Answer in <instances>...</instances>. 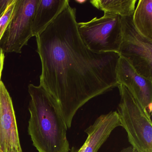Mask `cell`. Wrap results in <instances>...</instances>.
<instances>
[{
    "label": "cell",
    "mask_w": 152,
    "mask_h": 152,
    "mask_svg": "<svg viewBox=\"0 0 152 152\" xmlns=\"http://www.w3.org/2000/svg\"><path fill=\"white\" fill-rule=\"evenodd\" d=\"M14 0H0V18Z\"/></svg>",
    "instance_id": "14"
},
{
    "label": "cell",
    "mask_w": 152,
    "mask_h": 152,
    "mask_svg": "<svg viewBox=\"0 0 152 152\" xmlns=\"http://www.w3.org/2000/svg\"><path fill=\"white\" fill-rule=\"evenodd\" d=\"M0 152H22L12 99L0 81Z\"/></svg>",
    "instance_id": "7"
},
{
    "label": "cell",
    "mask_w": 152,
    "mask_h": 152,
    "mask_svg": "<svg viewBox=\"0 0 152 152\" xmlns=\"http://www.w3.org/2000/svg\"><path fill=\"white\" fill-rule=\"evenodd\" d=\"M79 34L85 46L97 52L118 53L122 39L121 17L104 12L103 16L77 23Z\"/></svg>",
    "instance_id": "4"
},
{
    "label": "cell",
    "mask_w": 152,
    "mask_h": 152,
    "mask_svg": "<svg viewBox=\"0 0 152 152\" xmlns=\"http://www.w3.org/2000/svg\"><path fill=\"white\" fill-rule=\"evenodd\" d=\"M138 152L136 149L133 148V147L130 146L128 147L122 149L120 152Z\"/></svg>",
    "instance_id": "16"
},
{
    "label": "cell",
    "mask_w": 152,
    "mask_h": 152,
    "mask_svg": "<svg viewBox=\"0 0 152 152\" xmlns=\"http://www.w3.org/2000/svg\"><path fill=\"white\" fill-rule=\"evenodd\" d=\"M28 91V133L39 152H69L66 124L53 99L40 85L31 84Z\"/></svg>",
    "instance_id": "2"
},
{
    "label": "cell",
    "mask_w": 152,
    "mask_h": 152,
    "mask_svg": "<svg viewBox=\"0 0 152 152\" xmlns=\"http://www.w3.org/2000/svg\"><path fill=\"white\" fill-rule=\"evenodd\" d=\"M16 1L14 0L13 2L8 7L2 16L0 18V42L14 14Z\"/></svg>",
    "instance_id": "13"
},
{
    "label": "cell",
    "mask_w": 152,
    "mask_h": 152,
    "mask_svg": "<svg viewBox=\"0 0 152 152\" xmlns=\"http://www.w3.org/2000/svg\"><path fill=\"white\" fill-rule=\"evenodd\" d=\"M39 0H17L15 11L0 42V48L6 53H22L33 37L32 20Z\"/></svg>",
    "instance_id": "6"
},
{
    "label": "cell",
    "mask_w": 152,
    "mask_h": 152,
    "mask_svg": "<svg viewBox=\"0 0 152 152\" xmlns=\"http://www.w3.org/2000/svg\"><path fill=\"white\" fill-rule=\"evenodd\" d=\"M4 59H5V55L3 50L0 48V81L1 80V73L3 70V66H4Z\"/></svg>",
    "instance_id": "15"
},
{
    "label": "cell",
    "mask_w": 152,
    "mask_h": 152,
    "mask_svg": "<svg viewBox=\"0 0 152 152\" xmlns=\"http://www.w3.org/2000/svg\"><path fill=\"white\" fill-rule=\"evenodd\" d=\"M132 23L137 31L152 40V0H140L132 15Z\"/></svg>",
    "instance_id": "11"
},
{
    "label": "cell",
    "mask_w": 152,
    "mask_h": 152,
    "mask_svg": "<svg viewBox=\"0 0 152 152\" xmlns=\"http://www.w3.org/2000/svg\"><path fill=\"white\" fill-rule=\"evenodd\" d=\"M69 2L68 0H39L33 17V37L44 31Z\"/></svg>",
    "instance_id": "10"
},
{
    "label": "cell",
    "mask_w": 152,
    "mask_h": 152,
    "mask_svg": "<svg viewBox=\"0 0 152 152\" xmlns=\"http://www.w3.org/2000/svg\"><path fill=\"white\" fill-rule=\"evenodd\" d=\"M76 12L68 5L35 37L41 62L40 85L56 104L67 129L80 108L119 85L120 55L89 49L79 34Z\"/></svg>",
    "instance_id": "1"
},
{
    "label": "cell",
    "mask_w": 152,
    "mask_h": 152,
    "mask_svg": "<svg viewBox=\"0 0 152 152\" xmlns=\"http://www.w3.org/2000/svg\"><path fill=\"white\" fill-rule=\"evenodd\" d=\"M119 126L121 124L116 111L101 115L84 131L88 137L83 145L76 150L72 148V152H97L112 132Z\"/></svg>",
    "instance_id": "9"
},
{
    "label": "cell",
    "mask_w": 152,
    "mask_h": 152,
    "mask_svg": "<svg viewBox=\"0 0 152 152\" xmlns=\"http://www.w3.org/2000/svg\"><path fill=\"white\" fill-rule=\"evenodd\" d=\"M137 0H91V4L104 12L113 13L121 17L133 15Z\"/></svg>",
    "instance_id": "12"
},
{
    "label": "cell",
    "mask_w": 152,
    "mask_h": 152,
    "mask_svg": "<svg viewBox=\"0 0 152 152\" xmlns=\"http://www.w3.org/2000/svg\"><path fill=\"white\" fill-rule=\"evenodd\" d=\"M121 17L122 39L118 54L137 73L152 81V40L137 31L132 15Z\"/></svg>",
    "instance_id": "5"
},
{
    "label": "cell",
    "mask_w": 152,
    "mask_h": 152,
    "mask_svg": "<svg viewBox=\"0 0 152 152\" xmlns=\"http://www.w3.org/2000/svg\"><path fill=\"white\" fill-rule=\"evenodd\" d=\"M120 101L117 113L128 140L138 152H152L151 115L137 102L128 89L119 84Z\"/></svg>",
    "instance_id": "3"
},
{
    "label": "cell",
    "mask_w": 152,
    "mask_h": 152,
    "mask_svg": "<svg viewBox=\"0 0 152 152\" xmlns=\"http://www.w3.org/2000/svg\"><path fill=\"white\" fill-rule=\"evenodd\" d=\"M116 77L118 84L125 86L141 107L151 116L152 81L137 73L131 65L120 56Z\"/></svg>",
    "instance_id": "8"
}]
</instances>
